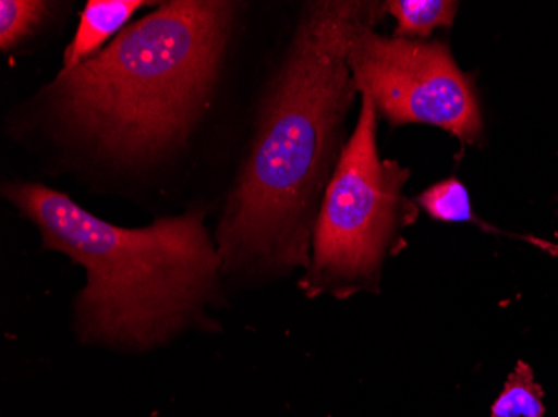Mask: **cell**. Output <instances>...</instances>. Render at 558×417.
<instances>
[{
	"label": "cell",
	"instance_id": "cell-1",
	"mask_svg": "<svg viewBox=\"0 0 558 417\" xmlns=\"http://www.w3.org/2000/svg\"><path fill=\"white\" fill-rule=\"evenodd\" d=\"M378 4H304L213 234L226 285L268 284L308 268L319 209L359 96L347 65L348 40Z\"/></svg>",
	"mask_w": 558,
	"mask_h": 417
},
{
	"label": "cell",
	"instance_id": "cell-2",
	"mask_svg": "<svg viewBox=\"0 0 558 417\" xmlns=\"http://www.w3.org/2000/svg\"><path fill=\"white\" fill-rule=\"evenodd\" d=\"M2 196L36 225L44 249L86 271L72 304L84 346L147 354L186 332L221 331L222 262L203 209L121 228L39 182H4Z\"/></svg>",
	"mask_w": 558,
	"mask_h": 417
},
{
	"label": "cell",
	"instance_id": "cell-3",
	"mask_svg": "<svg viewBox=\"0 0 558 417\" xmlns=\"http://www.w3.org/2000/svg\"><path fill=\"white\" fill-rule=\"evenodd\" d=\"M238 4L171 0L43 90L52 131L93 161L143 171L183 149L211 106Z\"/></svg>",
	"mask_w": 558,
	"mask_h": 417
},
{
	"label": "cell",
	"instance_id": "cell-4",
	"mask_svg": "<svg viewBox=\"0 0 558 417\" xmlns=\"http://www.w3.org/2000/svg\"><path fill=\"white\" fill-rule=\"evenodd\" d=\"M378 112L362 96L359 122L348 137L313 234L312 259L298 279L308 299L378 294L385 266L407 246L404 232L418 204L404 194L409 168L379 158Z\"/></svg>",
	"mask_w": 558,
	"mask_h": 417
},
{
	"label": "cell",
	"instance_id": "cell-5",
	"mask_svg": "<svg viewBox=\"0 0 558 417\" xmlns=\"http://www.w3.org/2000/svg\"><path fill=\"white\" fill-rule=\"evenodd\" d=\"M385 14L379 2L348 40L347 65L360 96L369 97L391 127L434 125L462 144L478 143L484 118L475 75L459 68L444 40L379 36L375 25Z\"/></svg>",
	"mask_w": 558,
	"mask_h": 417
},
{
	"label": "cell",
	"instance_id": "cell-6",
	"mask_svg": "<svg viewBox=\"0 0 558 417\" xmlns=\"http://www.w3.org/2000/svg\"><path fill=\"white\" fill-rule=\"evenodd\" d=\"M144 5L147 2L143 0H89L81 12L77 30L64 50L62 69L59 72L72 71L100 52V47L124 30L128 22Z\"/></svg>",
	"mask_w": 558,
	"mask_h": 417
},
{
	"label": "cell",
	"instance_id": "cell-7",
	"mask_svg": "<svg viewBox=\"0 0 558 417\" xmlns=\"http://www.w3.org/2000/svg\"><path fill=\"white\" fill-rule=\"evenodd\" d=\"M387 14L397 21L393 37L426 40L435 29L451 27L459 2L450 0H390Z\"/></svg>",
	"mask_w": 558,
	"mask_h": 417
},
{
	"label": "cell",
	"instance_id": "cell-8",
	"mask_svg": "<svg viewBox=\"0 0 558 417\" xmlns=\"http://www.w3.org/2000/svg\"><path fill=\"white\" fill-rule=\"evenodd\" d=\"M415 203L434 221L472 222L485 231H495L494 225L480 221L478 216L473 212L469 191L460 179L447 177L435 182L434 186H429L416 197Z\"/></svg>",
	"mask_w": 558,
	"mask_h": 417
},
{
	"label": "cell",
	"instance_id": "cell-9",
	"mask_svg": "<svg viewBox=\"0 0 558 417\" xmlns=\"http://www.w3.org/2000/svg\"><path fill=\"white\" fill-rule=\"evenodd\" d=\"M544 391L529 364L519 363L492 406L490 417H544Z\"/></svg>",
	"mask_w": 558,
	"mask_h": 417
},
{
	"label": "cell",
	"instance_id": "cell-10",
	"mask_svg": "<svg viewBox=\"0 0 558 417\" xmlns=\"http://www.w3.org/2000/svg\"><path fill=\"white\" fill-rule=\"evenodd\" d=\"M49 2L43 0H2L0 2V49H15L37 33L49 15Z\"/></svg>",
	"mask_w": 558,
	"mask_h": 417
}]
</instances>
